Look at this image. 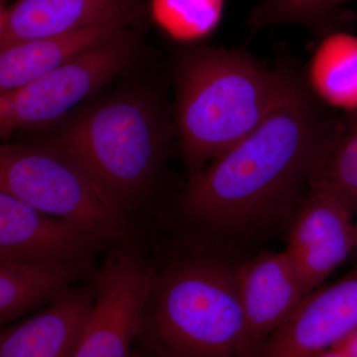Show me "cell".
<instances>
[{"mask_svg":"<svg viewBox=\"0 0 357 357\" xmlns=\"http://www.w3.org/2000/svg\"><path fill=\"white\" fill-rule=\"evenodd\" d=\"M139 26L70 59L57 69L0 95V142L42 131L69 115L126 73L141 50Z\"/></svg>","mask_w":357,"mask_h":357,"instance_id":"8992f818","label":"cell"},{"mask_svg":"<svg viewBox=\"0 0 357 357\" xmlns=\"http://www.w3.org/2000/svg\"><path fill=\"white\" fill-rule=\"evenodd\" d=\"M95 284L70 287L20 325L0 328V357H70L95 302Z\"/></svg>","mask_w":357,"mask_h":357,"instance_id":"4fadbf2b","label":"cell"},{"mask_svg":"<svg viewBox=\"0 0 357 357\" xmlns=\"http://www.w3.org/2000/svg\"><path fill=\"white\" fill-rule=\"evenodd\" d=\"M250 357L296 311L309 290L285 252L261 253L236 269Z\"/></svg>","mask_w":357,"mask_h":357,"instance_id":"7c38bea8","label":"cell"},{"mask_svg":"<svg viewBox=\"0 0 357 357\" xmlns=\"http://www.w3.org/2000/svg\"><path fill=\"white\" fill-rule=\"evenodd\" d=\"M223 6L225 0H151L149 13L167 34L192 41L217 28Z\"/></svg>","mask_w":357,"mask_h":357,"instance_id":"e0dca14e","label":"cell"},{"mask_svg":"<svg viewBox=\"0 0 357 357\" xmlns=\"http://www.w3.org/2000/svg\"><path fill=\"white\" fill-rule=\"evenodd\" d=\"M354 213L330 192L310 187L294 218L287 253L309 292L356 250Z\"/></svg>","mask_w":357,"mask_h":357,"instance_id":"ba28073f","label":"cell"},{"mask_svg":"<svg viewBox=\"0 0 357 357\" xmlns=\"http://www.w3.org/2000/svg\"><path fill=\"white\" fill-rule=\"evenodd\" d=\"M302 81L294 70L269 69L243 51L181 52L173 121L187 165L198 172L257 128Z\"/></svg>","mask_w":357,"mask_h":357,"instance_id":"3957f363","label":"cell"},{"mask_svg":"<svg viewBox=\"0 0 357 357\" xmlns=\"http://www.w3.org/2000/svg\"><path fill=\"white\" fill-rule=\"evenodd\" d=\"M153 330L167 357H250L236 269L206 260L154 282Z\"/></svg>","mask_w":357,"mask_h":357,"instance_id":"277c9868","label":"cell"},{"mask_svg":"<svg viewBox=\"0 0 357 357\" xmlns=\"http://www.w3.org/2000/svg\"><path fill=\"white\" fill-rule=\"evenodd\" d=\"M349 1H351V0H338V6H342V4L347 3Z\"/></svg>","mask_w":357,"mask_h":357,"instance_id":"7402d4cb","label":"cell"},{"mask_svg":"<svg viewBox=\"0 0 357 357\" xmlns=\"http://www.w3.org/2000/svg\"><path fill=\"white\" fill-rule=\"evenodd\" d=\"M314 357H354L349 352L340 349V347H332V349H326V351L319 352Z\"/></svg>","mask_w":357,"mask_h":357,"instance_id":"44dd1931","label":"cell"},{"mask_svg":"<svg viewBox=\"0 0 357 357\" xmlns=\"http://www.w3.org/2000/svg\"><path fill=\"white\" fill-rule=\"evenodd\" d=\"M146 10L142 0H17L0 20V52L100 26L140 25Z\"/></svg>","mask_w":357,"mask_h":357,"instance_id":"8fae6325","label":"cell"},{"mask_svg":"<svg viewBox=\"0 0 357 357\" xmlns=\"http://www.w3.org/2000/svg\"><path fill=\"white\" fill-rule=\"evenodd\" d=\"M117 246L95 275V302L70 357H130L155 280L132 246Z\"/></svg>","mask_w":357,"mask_h":357,"instance_id":"52a82bcc","label":"cell"},{"mask_svg":"<svg viewBox=\"0 0 357 357\" xmlns=\"http://www.w3.org/2000/svg\"><path fill=\"white\" fill-rule=\"evenodd\" d=\"M357 328V268L314 289L263 345L257 357H314Z\"/></svg>","mask_w":357,"mask_h":357,"instance_id":"9c48e42d","label":"cell"},{"mask_svg":"<svg viewBox=\"0 0 357 357\" xmlns=\"http://www.w3.org/2000/svg\"><path fill=\"white\" fill-rule=\"evenodd\" d=\"M42 131L36 143L74 162L128 213L158 182L176 134L165 98L146 84L91 96Z\"/></svg>","mask_w":357,"mask_h":357,"instance_id":"7a4b0ae2","label":"cell"},{"mask_svg":"<svg viewBox=\"0 0 357 357\" xmlns=\"http://www.w3.org/2000/svg\"><path fill=\"white\" fill-rule=\"evenodd\" d=\"M91 262L30 265L0 259V326L86 278Z\"/></svg>","mask_w":357,"mask_h":357,"instance_id":"9a60e30c","label":"cell"},{"mask_svg":"<svg viewBox=\"0 0 357 357\" xmlns=\"http://www.w3.org/2000/svg\"><path fill=\"white\" fill-rule=\"evenodd\" d=\"M132 27L126 24L100 26L62 36L22 42L4 49L0 52V95L32 83L70 59Z\"/></svg>","mask_w":357,"mask_h":357,"instance_id":"5bb4252c","label":"cell"},{"mask_svg":"<svg viewBox=\"0 0 357 357\" xmlns=\"http://www.w3.org/2000/svg\"><path fill=\"white\" fill-rule=\"evenodd\" d=\"M107 243L0 192V259L30 265L91 262Z\"/></svg>","mask_w":357,"mask_h":357,"instance_id":"30bf717a","label":"cell"},{"mask_svg":"<svg viewBox=\"0 0 357 357\" xmlns=\"http://www.w3.org/2000/svg\"><path fill=\"white\" fill-rule=\"evenodd\" d=\"M335 347L344 349L349 352L354 357H357V328L351 335H347L344 340H342Z\"/></svg>","mask_w":357,"mask_h":357,"instance_id":"ffe728a7","label":"cell"},{"mask_svg":"<svg viewBox=\"0 0 357 357\" xmlns=\"http://www.w3.org/2000/svg\"><path fill=\"white\" fill-rule=\"evenodd\" d=\"M321 53L323 89L331 98L342 102L357 100V38L351 35L333 34Z\"/></svg>","mask_w":357,"mask_h":357,"instance_id":"d6986e66","label":"cell"},{"mask_svg":"<svg viewBox=\"0 0 357 357\" xmlns=\"http://www.w3.org/2000/svg\"><path fill=\"white\" fill-rule=\"evenodd\" d=\"M356 250H357V223H356Z\"/></svg>","mask_w":357,"mask_h":357,"instance_id":"603a6c76","label":"cell"},{"mask_svg":"<svg viewBox=\"0 0 357 357\" xmlns=\"http://www.w3.org/2000/svg\"><path fill=\"white\" fill-rule=\"evenodd\" d=\"M338 7V0H262L251 11L248 21L253 28L292 24L326 31Z\"/></svg>","mask_w":357,"mask_h":357,"instance_id":"ac0fdd59","label":"cell"},{"mask_svg":"<svg viewBox=\"0 0 357 357\" xmlns=\"http://www.w3.org/2000/svg\"><path fill=\"white\" fill-rule=\"evenodd\" d=\"M310 187L330 192L357 213V115L340 121Z\"/></svg>","mask_w":357,"mask_h":357,"instance_id":"2e32d148","label":"cell"},{"mask_svg":"<svg viewBox=\"0 0 357 357\" xmlns=\"http://www.w3.org/2000/svg\"><path fill=\"white\" fill-rule=\"evenodd\" d=\"M340 123L301 82L257 128L192 174L185 213L238 229L288 208L310 188Z\"/></svg>","mask_w":357,"mask_h":357,"instance_id":"6da1fadb","label":"cell"},{"mask_svg":"<svg viewBox=\"0 0 357 357\" xmlns=\"http://www.w3.org/2000/svg\"><path fill=\"white\" fill-rule=\"evenodd\" d=\"M0 192L107 244L130 234L128 211L74 162L39 143L0 142Z\"/></svg>","mask_w":357,"mask_h":357,"instance_id":"5b68a950","label":"cell"}]
</instances>
